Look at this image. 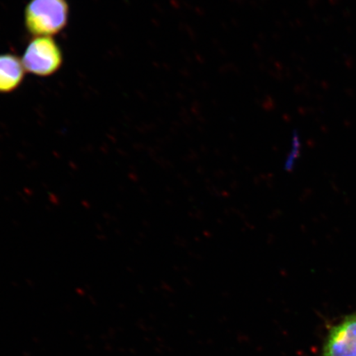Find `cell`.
<instances>
[{
	"label": "cell",
	"mask_w": 356,
	"mask_h": 356,
	"mask_svg": "<svg viewBox=\"0 0 356 356\" xmlns=\"http://www.w3.org/2000/svg\"><path fill=\"white\" fill-rule=\"evenodd\" d=\"M321 356H356V311L329 325Z\"/></svg>",
	"instance_id": "3957f363"
},
{
	"label": "cell",
	"mask_w": 356,
	"mask_h": 356,
	"mask_svg": "<svg viewBox=\"0 0 356 356\" xmlns=\"http://www.w3.org/2000/svg\"><path fill=\"white\" fill-rule=\"evenodd\" d=\"M69 16L67 0H30L24 13L26 29L34 38L53 37L65 29Z\"/></svg>",
	"instance_id": "6da1fadb"
},
{
	"label": "cell",
	"mask_w": 356,
	"mask_h": 356,
	"mask_svg": "<svg viewBox=\"0 0 356 356\" xmlns=\"http://www.w3.org/2000/svg\"><path fill=\"white\" fill-rule=\"evenodd\" d=\"M63 52L52 37L34 38L22 58L26 72L39 77L56 74L63 64Z\"/></svg>",
	"instance_id": "7a4b0ae2"
},
{
	"label": "cell",
	"mask_w": 356,
	"mask_h": 356,
	"mask_svg": "<svg viewBox=\"0 0 356 356\" xmlns=\"http://www.w3.org/2000/svg\"><path fill=\"white\" fill-rule=\"evenodd\" d=\"M25 72L22 60L16 55H0V93L15 91L24 81Z\"/></svg>",
	"instance_id": "277c9868"
}]
</instances>
